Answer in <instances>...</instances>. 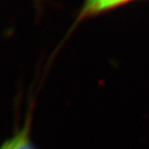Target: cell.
Segmentation results:
<instances>
[{
  "mask_svg": "<svg viewBox=\"0 0 149 149\" xmlns=\"http://www.w3.org/2000/svg\"><path fill=\"white\" fill-rule=\"evenodd\" d=\"M35 2H36L37 3H41V2H42V0H35Z\"/></svg>",
  "mask_w": 149,
  "mask_h": 149,
  "instance_id": "cell-3",
  "label": "cell"
},
{
  "mask_svg": "<svg viewBox=\"0 0 149 149\" xmlns=\"http://www.w3.org/2000/svg\"><path fill=\"white\" fill-rule=\"evenodd\" d=\"M102 1L103 0H85V3L80 9V13L76 17V20L74 22V25L72 26V28L70 30L69 34L72 32V29H74L75 26L80 21H82L85 18L95 16L96 10Z\"/></svg>",
  "mask_w": 149,
  "mask_h": 149,
  "instance_id": "cell-2",
  "label": "cell"
},
{
  "mask_svg": "<svg viewBox=\"0 0 149 149\" xmlns=\"http://www.w3.org/2000/svg\"><path fill=\"white\" fill-rule=\"evenodd\" d=\"M32 112L33 102H31L22 125L3 143L1 149H37L31 139Z\"/></svg>",
  "mask_w": 149,
  "mask_h": 149,
  "instance_id": "cell-1",
  "label": "cell"
}]
</instances>
